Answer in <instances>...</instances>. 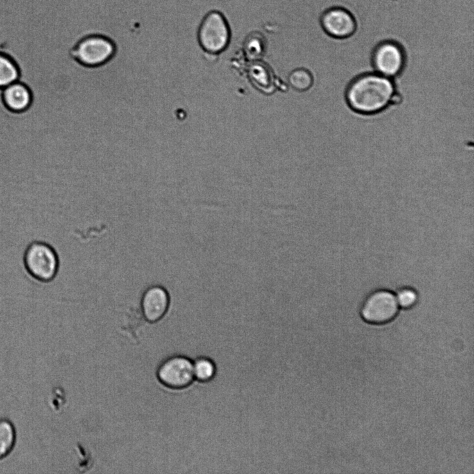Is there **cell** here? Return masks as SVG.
<instances>
[{
  "label": "cell",
  "mask_w": 474,
  "mask_h": 474,
  "mask_svg": "<svg viewBox=\"0 0 474 474\" xmlns=\"http://www.w3.org/2000/svg\"><path fill=\"white\" fill-rule=\"evenodd\" d=\"M394 92L391 78L370 73L357 78L350 85L346 98L355 111L371 114L387 108Z\"/></svg>",
  "instance_id": "6da1fadb"
},
{
  "label": "cell",
  "mask_w": 474,
  "mask_h": 474,
  "mask_svg": "<svg viewBox=\"0 0 474 474\" xmlns=\"http://www.w3.org/2000/svg\"><path fill=\"white\" fill-rule=\"evenodd\" d=\"M321 24L327 34L339 39L351 36L357 29L353 14L341 6L327 9L321 15Z\"/></svg>",
  "instance_id": "ba28073f"
},
{
  "label": "cell",
  "mask_w": 474,
  "mask_h": 474,
  "mask_svg": "<svg viewBox=\"0 0 474 474\" xmlns=\"http://www.w3.org/2000/svg\"><path fill=\"white\" fill-rule=\"evenodd\" d=\"M289 82L295 90L304 92L313 86L314 78L312 73L309 70L305 68H298L290 73Z\"/></svg>",
  "instance_id": "5bb4252c"
},
{
  "label": "cell",
  "mask_w": 474,
  "mask_h": 474,
  "mask_svg": "<svg viewBox=\"0 0 474 474\" xmlns=\"http://www.w3.org/2000/svg\"><path fill=\"white\" fill-rule=\"evenodd\" d=\"M405 62L403 50L393 41L380 42L373 55V64L375 72L393 79L402 71Z\"/></svg>",
  "instance_id": "52a82bcc"
},
{
  "label": "cell",
  "mask_w": 474,
  "mask_h": 474,
  "mask_svg": "<svg viewBox=\"0 0 474 474\" xmlns=\"http://www.w3.org/2000/svg\"><path fill=\"white\" fill-rule=\"evenodd\" d=\"M156 377L162 385L169 389H183L194 380L193 362L183 355L170 356L158 365Z\"/></svg>",
  "instance_id": "5b68a950"
},
{
  "label": "cell",
  "mask_w": 474,
  "mask_h": 474,
  "mask_svg": "<svg viewBox=\"0 0 474 474\" xmlns=\"http://www.w3.org/2000/svg\"><path fill=\"white\" fill-rule=\"evenodd\" d=\"M116 53L115 42L101 35L83 37L69 51L70 57L85 67H100L110 61Z\"/></svg>",
  "instance_id": "3957f363"
},
{
  "label": "cell",
  "mask_w": 474,
  "mask_h": 474,
  "mask_svg": "<svg viewBox=\"0 0 474 474\" xmlns=\"http://www.w3.org/2000/svg\"><path fill=\"white\" fill-rule=\"evenodd\" d=\"M23 264L28 274L34 280L49 283L59 271V257L54 248L42 241H33L23 254Z\"/></svg>",
  "instance_id": "7a4b0ae2"
},
{
  "label": "cell",
  "mask_w": 474,
  "mask_h": 474,
  "mask_svg": "<svg viewBox=\"0 0 474 474\" xmlns=\"http://www.w3.org/2000/svg\"><path fill=\"white\" fill-rule=\"evenodd\" d=\"M193 371L194 379L201 382H207L214 378L217 367L211 359L200 357L193 362Z\"/></svg>",
  "instance_id": "8fae6325"
},
{
  "label": "cell",
  "mask_w": 474,
  "mask_h": 474,
  "mask_svg": "<svg viewBox=\"0 0 474 474\" xmlns=\"http://www.w3.org/2000/svg\"><path fill=\"white\" fill-rule=\"evenodd\" d=\"M3 98L6 105L13 111L24 110L31 102L30 90L17 81L3 88Z\"/></svg>",
  "instance_id": "30bf717a"
},
{
  "label": "cell",
  "mask_w": 474,
  "mask_h": 474,
  "mask_svg": "<svg viewBox=\"0 0 474 474\" xmlns=\"http://www.w3.org/2000/svg\"><path fill=\"white\" fill-rule=\"evenodd\" d=\"M396 298L399 307L407 309L416 303L418 296L414 289L403 288L397 292Z\"/></svg>",
  "instance_id": "9a60e30c"
},
{
  "label": "cell",
  "mask_w": 474,
  "mask_h": 474,
  "mask_svg": "<svg viewBox=\"0 0 474 474\" xmlns=\"http://www.w3.org/2000/svg\"><path fill=\"white\" fill-rule=\"evenodd\" d=\"M398 311L396 295L388 290H378L366 298L361 308V315L368 323L382 324L394 319Z\"/></svg>",
  "instance_id": "8992f818"
},
{
  "label": "cell",
  "mask_w": 474,
  "mask_h": 474,
  "mask_svg": "<svg viewBox=\"0 0 474 474\" xmlns=\"http://www.w3.org/2000/svg\"><path fill=\"white\" fill-rule=\"evenodd\" d=\"M18 70L15 64L7 56L0 53V87L17 81Z\"/></svg>",
  "instance_id": "4fadbf2b"
},
{
  "label": "cell",
  "mask_w": 474,
  "mask_h": 474,
  "mask_svg": "<svg viewBox=\"0 0 474 474\" xmlns=\"http://www.w3.org/2000/svg\"><path fill=\"white\" fill-rule=\"evenodd\" d=\"M15 442V430L8 420H0V458L6 456L12 449Z\"/></svg>",
  "instance_id": "7c38bea8"
},
{
  "label": "cell",
  "mask_w": 474,
  "mask_h": 474,
  "mask_svg": "<svg viewBox=\"0 0 474 474\" xmlns=\"http://www.w3.org/2000/svg\"><path fill=\"white\" fill-rule=\"evenodd\" d=\"M170 303L171 298L168 291L161 285H155L144 291L139 310L145 321L154 323L165 316Z\"/></svg>",
  "instance_id": "9c48e42d"
},
{
  "label": "cell",
  "mask_w": 474,
  "mask_h": 474,
  "mask_svg": "<svg viewBox=\"0 0 474 474\" xmlns=\"http://www.w3.org/2000/svg\"><path fill=\"white\" fill-rule=\"evenodd\" d=\"M230 39L229 26L223 15L210 12L203 19L198 32L201 49L206 53L219 55L227 49Z\"/></svg>",
  "instance_id": "277c9868"
}]
</instances>
